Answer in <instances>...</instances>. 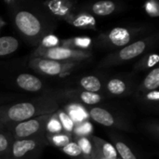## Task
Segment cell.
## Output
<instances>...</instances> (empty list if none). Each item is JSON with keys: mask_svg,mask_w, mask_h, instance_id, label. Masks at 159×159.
I'll return each mask as SVG.
<instances>
[{"mask_svg": "<svg viewBox=\"0 0 159 159\" xmlns=\"http://www.w3.org/2000/svg\"><path fill=\"white\" fill-rule=\"evenodd\" d=\"M58 110V102L52 98H41L31 102H18L0 107V121L3 125L23 122L40 116L50 115Z\"/></svg>", "mask_w": 159, "mask_h": 159, "instance_id": "1", "label": "cell"}, {"mask_svg": "<svg viewBox=\"0 0 159 159\" xmlns=\"http://www.w3.org/2000/svg\"><path fill=\"white\" fill-rule=\"evenodd\" d=\"M53 114L40 116L23 122L11 125L13 140L43 138L47 132V125Z\"/></svg>", "mask_w": 159, "mask_h": 159, "instance_id": "2", "label": "cell"}, {"mask_svg": "<svg viewBox=\"0 0 159 159\" xmlns=\"http://www.w3.org/2000/svg\"><path fill=\"white\" fill-rule=\"evenodd\" d=\"M48 145L46 137L14 140L7 156L9 159H34Z\"/></svg>", "mask_w": 159, "mask_h": 159, "instance_id": "3", "label": "cell"}, {"mask_svg": "<svg viewBox=\"0 0 159 159\" xmlns=\"http://www.w3.org/2000/svg\"><path fill=\"white\" fill-rule=\"evenodd\" d=\"M32 56L33 58H44L61 62H79L81 61L90 58L92 54L86 50L57 47L43 50L36 49Z\"/></svg>", "mask_w": 159, "mask_h": 159, "instance_id": "4", "label": "cell"}, {"mask_svg": "<svg viewBox=\"0 0 159 159\" xmlns=\"http://www.w3.org/2000/svg\"><path fill=\"white\" fill-rule=\"evenodd\" d=\"M29 65L35 72L48 76H58L69 74L79 62H61L44 58H33Z\"/></svg>", "mask_w": 159, "mask_h": 159, "instance_id": "5", "label": "cell"}, {"mask_svg": "<svg viewBox=\"0 0 159 159\" xmlns=\"http://www.w3.org/2000/svg\"><path fill=\"white\" fill-rule=\"evenodd\" d=\"M15 25L18 30L29 38L37 37L43 30L42 23L39 19L32 12L27 10H20L14 17Z\"/></svg>", "mask_w": 159, "mask_h": 159, "instance_id": "6", "label": "cell"}, {"mask_svg": "<svg viewBox=\"0 0 159 159\" xmlns=\"http://www.w3.org/2000/svg\"><path fill=\"white\" fill-rule=\"evenodd\" d=\"M147 47L148 43L146 40H138L136 42H133L129 45L123 47V48H121L116 54L111 55L108 58H106L104 62L109 65L133 60L142 55L143 53H144Z\"/></svg>", "mask_w": 159, "mask_h": 159, "instance_id": "7", "label": "cell"}, {"mask_svg": "<svg viewBox=\"0 0 159 159\" xmlns=\"http://www.w3.org/2000/svg\"><path fill=\"white\" fill-rule=\"evenodd\" d=\"M45 5L48 7V8L53 15L61 19H63L65 20H67L74 15L72 13L73 3L70 1L53 0V1L45 2Z\"/></svg>", "mask_w": 159, "mask_h": 159, "instance_id": "8", "label": "cell"}, {"mask_svg": "<svg viewBox=\"0 0 159 159\" xmlns=\"http://www.w3.org/2000/svg\"><path fill=\"white\" fill-rule=\"evenodd\" d=\"M106 38L115 47H125L132 39V34L127 28L116 27L109 32Z\"/></svg>", "mask_w": 159, "mask_h": 159, "instance_id": "9", "label": "cell"}, {"mask_svg": "<svg viewBox=\"0 0 159 159\" xmlns=\"http://www.w3.org/2000/svg\"><path fill=\"white\" fill-rule=\"evenodd\" d=\"M16 84L20 89L30 92L39 91L43 88V83L38 77L31 74H25V73L20 74L17 76Z\"/></svg>", "mask_w": 159, "mask_h": 159, "instance_id": "10", "label": "cell"}, {"mask_svg": "<svg viewBox=\"0 0 159 159\" xmlns=\"http://www.w3.org/2000/svg\"><path fill=\"white\" fill-rule=\"evenodd\" d=\"M65 96L71 100L79 101L80 102L87 104V105H94L99 103L102 100V96L94 93V92H89L85 90H66Z\"/></svg>", "mask_w": 159, "mask_h": 159, "instance_id": "11", "label": "cell"}, {"mask_svg": "<svg viewBox=\"0 0 159 159\" xmlns=\"http://www.w3.org/2000/svg\"><path fill=\"white\" fill-rule=\"evenodd\" d=\"M89 115L93 121L104 127H113L116 123L114 116L108 110L101 107H92L89 111Z\"/></svg>", "mask_w": 159, "mask_h": 159, "instance_id": "12", "label": "cell"}, {"mask_svg": "<svg viewBox=\"0 0 159 159\" xmlns=\"http://www.w3.org/2000/svg\"><path fill=\"white\" fill-rule=\"evenodd\" d=\"M96 149L100 152V154L105 159H117L118 156L116 151V148L110 143L104 141L103 139L97 137V136H90Z\"/></svg>", "mask_w": 159, "mask_h": 159, "instance_id": "13", "label": "cell"}, {"mask_svg": "<svg viewBox=\"0 0 159 159\" xmlns=\"http://www.w3.org/2000/svg\"><path fill=\"white\" fill-rule=\"evenodd\" d=\"M48 144H52L55 147L58 148H61L63 146H65L66 144H68L69 143L73 142V136L72 133L70 132H66L64 130L61 131V132H57V133H48L46 132L45 135Z\"/></svg>", "mask_w": 159, "mask_h": 159, "instance_id": "14", "label": "cell"}, {"mask_svg": "<svg viewBox=\"0 0 159 159\" xmlns=\"http://www.w3.org/2000/svg\"><path fill=\"white\" fill-rule=\"evenodd\" d=\"M66 21H68L70 24H72L75 27H78V28H91V29L93 28V29H95V26H96L95 18L89 13H80L76 16L73 15Z\"/></svg>", "mask_w": 159, "mask_h": 159, "instance_id": "15", "label": "cell"}, {"mask_svg": "<svg viewBox=\"0 0 159 159\" xmlns=\"http://www.w3.org/2000/svg\"><path fill=\"white\" fill-rule=\"evenodd\" d=\"M75 142L79 145L81 149L83 159H94L96 154V148L90 137L77 136Z\"/></svg>", "mask_w": 159, "mask_h": 159, "instance_id": "16", "label": "cell"}, {"mask_svg": "<svg viewBox=\"0 0 159 159\" xmlns=\"http://www.w3.org/2000/svg\"><path fill=\"white\" fill-rule=\"evenodd\" d=\"M159 87V68L155 67L150 71V73L146 75L144 80L143 81V84L140 87V89L142 91H144V93L157 90Z\"/></svg>", "mask_w": 159, "mask_h": 159, "instance_id": "17", "label": "cell"}, {"mask_svg": "<svg viewBox=\"0 0 159 159\" xmlns=\"http://www.w3.org/2000/svg\"><path fill=\"white\" fill-rule=\"evenodd\" d=\"M116 3L109 0H102V1L96 2L91 7L92 12L95 15L102 16V17L112 14L116 10Z\"/></svg>", "mask_w": 159, "mask_h": 159, "instance_id": "18", "label": "cell"}, {"mask_svg": "<svg viewBox=\"0 0 159 159\" xmlns=\"http://www.w3.org/2000/svg\"><path fill=\"white\" fill-rule=\"evenodd\" d=\"M19 41L13 36L0 37V57L12 54L19 48Z\"/></svg>", "mask_w": 159, "mask_h": 159, "instance_id": "19", "label": "cell"}, {"mask_svg": "<svg viewBox=\"0 0 159 159\" xmlns=\"http://www.w3.org/2000/svg\"><path fill=\"white\" fill-rule=\"evenodd\" d=\"M79 84L85 91L97 93L102 89V82L95 75H87L82 77L79 81Z\"/></svg>", "mask_w": 159, "mask_h": 159, "instance_id": "20", "label": "cell"}, {"mask_svg": "<svg viewBox=\"0 0 159 159\" xmlns=\"http://www.w3.org/2000/svg\"><path fill=\"white\" fill-rule=\"evenodd\" d=\"M63 43H64V45L62 46L63 48H77L78 50H84L91 46L92 40L88 36H81V37H75L73 39L65 40L63 41Z\"/></svg>", "mask_w": 159, "mask_h": 159, "instance_id": "21", "label": "cell"}, {"mask_svg": "<svg viewBox=\"0 0 159 159\" xmlns=\"http://www.w3.org/2000/svg\"><path fill=\"white\" fill-rule=\"evenodd\" d=\"M106 89L108 90L109 93L119 96V95H123L124 93H126V91L128 90V88H127L126 83L123 80L119 78H113L107 82Z\"/></svg>", "mask_w": 159, "mask_h": 159, "instance_id": "22", "label": "cell"}, {"mask_svg": "<svg viewBox=\"0 0 159 159\" xmlns=\"http://www.w3.org/2000/svg\"><path fill=\"white\" fill-rule=\"evenodd\" d=\"M13 141L10 134L0 131V159L7 158Z\"/></svg>", "mask_w": 159, "mask_h": 159, "instance_id": "23", "label": "cell"}, {"mask_svg": "<svg viewBox=\"0 0 159 159\" xmlns=\"http://www.w3.org/2000/svg\"><path fill=\"white\" fill-rule=\"evenodd\" d=\"M159 61V56L157 53H151L144 58H143L137 64L135 69L136 70H144L148 68L155 67Z\"/></svg>", "mask_w": 159, "mask_h": 159, "instance_id": "24", "label": "cell"}, {"mask_svg": "<svg viewBox=\"0 0 159 159\" xmlns=\"http://www.w3.org/2000/svg\"><path fill=\"white\" fill-rule=\"evenodd\" d=\"M115 148L117 153V156L121 159H137L136 156L132 152V150L123 142L116 141L115 143Z\"/></svg>", "mask_w": 159, "mask_h": 159, "instance_id": "25", "label": "cell"}, {"mask_svg": "<svg viewBox=\"0 0 159 159\" xmlns=\"http://www.w3.org/2000/svg\"><path fill=\"white\" fill-rule=\"evenodd\" d=\"M62 153H64L65 155H67L68 157H72L74 159H83L82 157V152L81 149L79 147V145L75 142H71L68 144H66L65 146L61 147L60 149Z\"/></svg>", "mask_w": 159, "mask_h": 159, "instance_id": "26", "label": "cell"}, {"mask_svg": "<svg viewBox=\"0 0 159 159\" xmlns=\"http://www.w3.org/2000/svg\"><path fill=\"white\" fill-rule=\"evenodd\" d=\"M56 115H57L58 120L60 121V123L61 125V128L63 129L62 130L71 133L72 130H73V129H74V122L71 119L70 116L67 115L65 112H63L61 110L57 111L56 112Z\"/></svg>", "mask_w": 159, "mask_h": 159, "instance_id": "27", "label": "cell"}, {"mask_svg": "<svg viewBox=\"0 0 159 159\" xmlns=\"http://www.w3.org/2000/svg\"><path fill=\"white\" fill-rule=\"evenodd\" d=\"M59 44H60V40L56 35L48 34L42 38L40 46L37 49L43 50V49H49V48H57V47H59Z\"/></svg>", "mask_w": 159, "mask_h": 159, "instance_id": "28", "label": "cell"}, {"mask_svg": "<svg viewBox=\"0 0 159 159\" xmlns=\"http://www.w3.org/2000/svg\"><path fill=\"white\" fill-rule=\"evenodd\" d=\"M145 99L150 101V102H158L159 100V93L158 90H153L145 93Z\"/></svg>", "mask_w": 159, "mask_h": 159, "instance_id": "29", "label": "cell"}, {"mask_svg": "<svg viewBox=\"0 0 159 159\" xmlns=\"http://www.w3.org/2000/svg\"><path fill=\"white\" fill-rule=\"evenodd\" d=\"M96 148V147H95ZM94 159H105L101 154H100V152L96 149V154H95V157H94Z\"/></svg>", "mask_w": 159, "mask_h": 159, "instance_id": "30", "label": "cell"}, {"mask_svg": "<svg viewBox=\"0 0 159 159\" xmlns=\"http://www.w3.org/2000/svg\"><path fill=\"white\" fill-rule=\"evenodd\" d=\"M3 126H4V125H3V124L1 123V121H0V131H2V129H3Z\"/></svg>", "mask_w": 159, "mask_h": 159, "instance_id": "31", "label": "cell"}, {"mask_svg": "<svg viewBox=\"0 0 159 159\" xmlns=\"http://www.w3.org/2000/svg\"><path fill=\"white\" fill-rule=\"evenodd\" d=\"M117 159H121V158H119V157H118V158H117Z\"/></svg>", "mask_w": 159, "mask_h": 159, "instance_id": "32", "label": "cell"}, {"mask_svg": "<svg viewBox=\"0 0 159 159\" xmlns=\"http://www.w3.org/2000/svg\"><path fill=\"white\" fill-rule=\"evenodd\" d=\"M5 159H9V158H5Z\"/></svg>", "mask_w": 159, "mask_h": 159, "instance_id": "33", "label": "cell"}]
</instances>
